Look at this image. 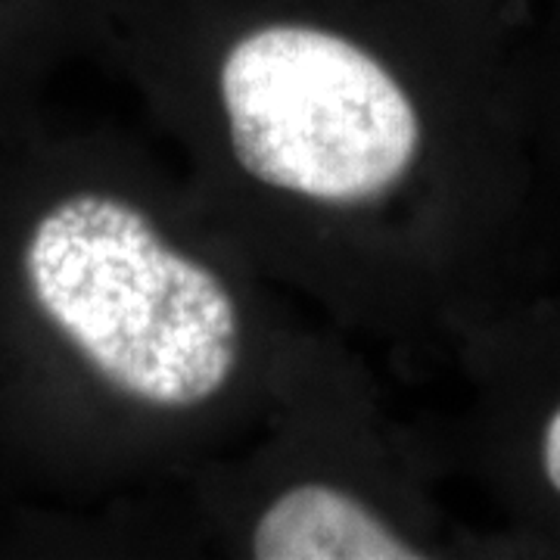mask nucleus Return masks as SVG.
Listing matches in <instances>:
<instances>
[{"label": "nucleus", "mask_w": 560, "mask_h": 560, "mask_svg": "<svg viewBox=\"0 0 560 560\" xmlns=\"http://www.w3.org/2000/svg\"><path fill=\"white\" fill-rule=\"evenodd\" d=\"M423 427L389 408L368 355L283 411L259 440L162 499L135 529L249 560L445 555ZM156 536V541H160Z\"/></svg>", "instance_id": "7ed1b4c3"}, {"label": "nucleus", "mask_w": 560, "mask_h": 560, "mask_svg": "<svg viewBox=\"0 0 560 560\" xmlns=\"http://www.w3.org/2000/svg\"><path fill=\"white\" fill-rule=\"evenodd\" d=\"M97 0H0V121L47 103L72 60L91 57Z\"/></svg>", "instance_id": "20e7f679"}, {"label": "nucleus", "mask_w": 560, "mask_h": 560, "mask_svg": "<svg viewBox=\"0 0 560 560\" xmlns=\"http://www.w3.org/2000/svg\"><path fill=\"white\" fill-rule=\"evenodd\" d=\"M536 458H539V474L548 492L560 499V405H555L541 423Z\"/></svg>", "instance_id": "39448f33"}, {"label": "nucleus", "mask_w": 560, "mask_h": 560, "mask_svg": "<svg viewBox=\"0 0 560 560\" xmlns=\"http://www.w3.org/2000/svg\"><path fill=\"white\" fill-rule=\"evenodd\" d=\"M482 0H97L119 81L280 290L405 374L474 305L464 69Z\"/></svg>", "instance_id": "f03ea898"}, {"label": "nucleus", "mask_w": 560, "mask_h": 560, "mask_svg": "<svg viewBox=\"0 0 560 560\" xmlns=\"http://www.w3.org/2000/svg\"><path fill=\"white\" fill-rule=\"evenodd\" d=\"M364 355L290 300L147 131L0 121V495L131 529Z\"/></svg>", "instance_id": "f257e3e1"}]
</instances>
